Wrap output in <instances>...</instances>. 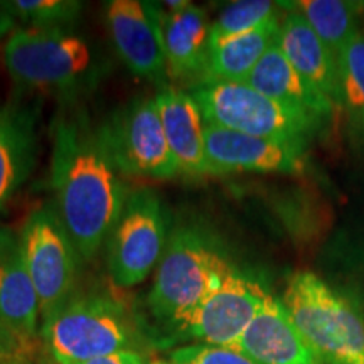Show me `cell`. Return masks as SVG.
<instances>
[{"instance_id":"1","label":"cell","mask_w":364,"mask_h":364,"mask_svg":"<svg viewBox=\"0 0 364 364\" xmlns=\"http://www.w3.org/2000/svg\"><path fill=\"white\" fill-rule=\"evenodd\" d=\"M51 169L54 208L81 260H93L130 194L102 124L95 125L83 110L61 113L54 124Z\"/></svg>"},{"instance_id":"2","label":"cell","mask_w":364,"mask_h":364,"mask_svg":"<svg viewBox=\"0 0 364 364\" xmlns=\"http://www.w3.org/2000/svg\"><path fill=\"white\" fill-rule=\"evenodd\" d=\"M233 268L199 228L177 226L171 231L149 290L150 314L176 329Z\"/></svg>"},{"instance_id":"3","label":"cell","mask_w":364,"mask_h":364,"mask_svg":"<svg viewBox=\"0 0 364 364\" xmlns=\"http://www.w3.org/2000/svg\"><path fill=\"white\" fill-rule=\"evenodd\" d=\"M290 321L324 364H364V318L309 270L295 272L282 295Z\"/></svg>"},{"instance_id":"4","label":"cell","mask_w":364,"mask_h":364,"mask_svg":"<svg viewBox=\"0 0 364 364\" xmlns=\"http://www.w3.org/2000/svg\"><path fill=\"white\" fill-rule=\"evenodd\" d=\"M2 58L11 80L24 90L68 93L90 86L100 75L93 48L70 29H17Z\"/></svg>"},{"instance_id":"5","label":"cell","mask_w":364,"mask_h":364,"mask_svg":"<svg viewBox=\"0 0 364 364\" xmlns=\"http://www.w3.org/2000/svg\"><path fill=\"white\" fill-rule=\"evenodd\" d=\"M206 124L262 139L307 145L322 122L268 98L245 81L203 78L188 90Z\"/></svg>"},{"instance_id":"6","label":"cell","mask_w":364,"mask_h":364,"mask_svg":"<svg viewBox=\"0 0 364 364\" xmlns=\"http://www.w3.org/2000/svg\"><path fill=\"white\" fill-rule=\"evenodd\" d=\"M43 339L58 364H83L129 349L132 326L115 300L71 297L44 317Z\"/></svg>"},{"instance_id":"7","label":"cell","mask_w":364,"mask_h":364,"mask_svg":"<svg viewBox=\"0 0 364 364\" xmlns=\"http://www.w3.org/2000/svg\"><path fill=\"white\" fill-rule=\"evenodd\" d=\"M169 221V211L156 191H130L105 243L108 272L118 287L130 289L142 284L157 268L171 236Z\"/></svg>"},{"instance_id":"8","label":"cell","mask_w":364,"mask_h":364,"mask_svg":"<svg viewBox=\"0 0 364 364\" xmlns=\"http://www.w3.org/2000/svg\"><path fill=\"white\" fill-rule=\"evenodd\" d=\"M19 247L39 297L43 317L73 297L80 253L54 204L34 209L22 226Z\"/></svg>"},{"instance_id":"9","label":"cell","mask_w":364,"mask_h":364,"mask_svg":"<svg viewBox=\"0 0 364 364\" xmlns=\"http://www.w3.org/2000/svg\"><path fill=\"white\" fill-rule=\"evenodd\" d=\"M102 127L120 174L150 179H172L179 176L156 97L132 100L103 122Z\"/></svg>"},{"instance_id":"10","label":"cell","mask_w":364,"mask_h":364,"mask_svg":"<svg viewBox=\"0 0 364 364\" xmlns=\"http://www.w3.org/2000/svg\"><path fill=\"white\" fill-rule=\"evenodd\" d=\"M268 295L257 280L233 268L174 331L198 344L236 348Z\"/></svg>"},{"instance_id":"11","label":"cell","mask_w":364,"mask_h":364,"mask_svg":"<svg viewBox=\"0 0 364 364\" xmlns=\"http://www.w3.org/2000/svg\"><path fill=\"white\" fill-rule=\"evenodd\" d=\"M161 4L112 0L107 27L122 63L136 78L166 88L167 61L161 31Z\"/></svg>"},{"instance_id":"12","label":"cell","mask_w":364,"mask_h":364,"mask_svg":"<svg viewBox=\"0 0 364 364\" xmlns=\"http://www.w3.org/2000/svg\"><path fill=\"white\" fill-rule=\"evenodd\" d=\"M204 140L213 176L233 172L300 174L306 169V145L262 139L211 124L204 127Z\"/></svg>"},{"instance_id":"13","label":"cell","mask_w":364,"mask_h":364,"mask_svg":"<svg viewBox=\"0 0 364 364\" xmlns=\"http://www.w3.org/2000/svg\"><path fill=\"white\" fill-rule=\"evenodd\" d=\"M38 122V105H0V211L33 174L39 150Z\"/></svg>"},{"instance_id":"14","label":"cell","mask_w":364,"mask_h":364,"mask_svg":"<svg viewBox=\"0 0 364 364\" xmlns=\"http://www.w3.org/2000/svg\"><path fill=\"white\" fill-rule=\"evenodd\" d=\"M156 102L179 174L189 177L213 176L204 140L206 124L193 95L188 90L166 86L156 95Z\"/></svg>"},{"instance_id":"15","label":"cell","mask_w":364,"mask_h":364,"mask_svg":"<svg viewBox=\"0 0 364 364\" xmlns=\"http://www.w3.org/2000/svg\"><path fill=\"white\" fill-rule=\"evenodd\" d=\"M236 349L260 364H324L295 329L282 300L272 294Z\"/></svg>"},{"instance_id":"16","label":"cell","mask_w":364,"mask_h":364,"mask_svg":"<svg viewBox=\"0 0 364 364\" xmlns=\"http://www.w3.org/2000/svg\"><path fill=\"white\" fill-rule=\"evenodd\" d=\"M161 31L167 76L174 80H201L211 46V22L206 11L193 4L174 12L162 7Z\"/></svg>"},{"instance_id":"17","label":"cell","mask_w":364,"mask_h":364,"mask_svg":"<svg viewBox=\"0 0 364 364\" xmlns=\"http://www.w3.org/2000/svg\"><path fill=\"white\" fill-rule=\"evenodd\" d=\"M279 44L299 75L321 91L332 105L341 107L338 59L332 56L306 17L294 6L280 21Z\"/></svg>"},{"instance_id":"18","label":"cell","mask_w":364,"mask_h":364,"mask_svg":"<svg viewBox=\"0 0 364 364\" xmlns=\"http://www.w3.org/2000/svg\"><path fill=\"white\" fill-rule=\"evenodd\" d=\"M245 83L267 95L268 98L294 110L307 113L321 122L331 117L334 110V105L290 65L280 49L279 39L263 54Z\"/></svg>"},{"instance_id":"19","label":"cell","mask_w":364,"mask_h":364,"mask_svg":"<svg viewBox=\"0 0 364 364\" xmlns=\"http://www.w3.org/2000/svg\"><path fill=\"white\" fill-rule=\"evenodd\" d=\"M39 297L27 273L19 241L0 262V341H26L36 334Z\"/></svg>"},{"instance_id":"20","label":"cell","mask_w":364,"mask_h":364,"mask_svg":"<svg viewBox=\"0 0 364 364\" xmlns=\"http://www.w3.org/2000/svg\"><path fill=\"white\" fill-rule=\"evenodd\" d=\"M279 33L280 19H273L250 33L211 44L203 78L247 81L263 54L279 39Z\"/></svg>"},{"instance_id":"21","label":"cell","mask_w":364,"mask_h":364,"mask_svg":"<svg viewBox=\"0 0 364 364\" xmlns=\"http://www.w3.org/2000/svg\"><path fill=\"white\" fill-rule=\"evenodd\" d=\"M292 6L306 17L314 33L339 61L341 53L359 33V17L364 4L344 0H302Z\"/></svg>"},{"instance_id":"22","label":"cell","mask_w":364,"mask_h":364,"mask_svg":"<svg viewBox=\"0 0 364 364\" xmlns=\"http://www.w3.org/2000/svg\"><path fill=\"white\" fill-rule=\"evenodd\" d=\"M341 107L344 108L351 130L359 142L364 144V33L349 41L339 61Z\"/></svg>"},{"instance_id":"23","label":"cell","mask_w":364,"mask_h":364,"mask_svg":"<svg viewBox=\"0 0 364 364\" xmlns=\"http://www.w3.org/2000/svg\"><path fill=\"white\" fill-rule=\"evenodd\" d=\"M280 4L268 0H238L223 9L211 22V44L250 33L267 22L279 19Z\"/></svg>"},{"instance_id":"24","label":"cell","mask_w":364,"mask_h":364,"mask_svg":"<svg viewBox=\"0 0 364 364\" xmlns=\"http://www.w3.org/2000/svg\"><path fill=\"white\" fill-rule=\"evenodd\" d=\"M6 6L33 29H68L83 11V4L75 0H12Z\"/></svg>"},{"instance_id":"25","label":"cell","mask_w":364,"mask_h":364,"mask_svg":"<svg viewBox=\"0 0 364 364\" xmlns=\"http://www.w3.org/2000/svg\"><path fill=\"white\" fill-rule=\"evenodd\" d=\"M171 364H260L236 348L193 344L182 346L171 353Z\"/></svg>"},{"instance_id":"26","label":"cell","mask_w":364,"mask_h":364,"mask_svg":"<svg viewBox=\"0 0 364 364\" xmlns=\"http://www.w3.org/2000/svg\"><path fill=\"white\" fill-rule=\"evenodd\" d=\"M83 364H147V361L139 353L132 351V349H124V351L91 359V361H86Z\"/></svg>"},{"instance_id":"27","label":"cell","mask_w":364,"mask_h":364,"mask_svg":"<svg viewBox=\"0 0 364 364\" xmlns=\"http://www.w3.org/2000/svg\"><path fill=\"white\" fill-rule=\"evenodd\" d=\"M17 19L12 16V12L9 11L6 2H0V39L6 38L7 34L16 33Z\"/></svg>"},{"instance_id":"28","label":"cell","mask_w":364,"mask_h":364,"mask_svg":"<svg viewBox=\"0 0 364 364\" xmlns=\"http://www.w3.org/2000/svg\"><path fill=\"white\" fill-rule=\"evenodd\" d=\"M17 241H19V236L14 235L11 228L0 226V262L12 252V248L17 245Z\"/></svg>"},{"instance_id":"29","label":"cell","mask_w":364,"mask_h":364,"mask_svg":"<svg viewBox=\"0 0 364 364\" xmlns=\"http://www.w3.org/2000/svg\"><path fill=\"white\" fill-rule=\"evenodd\" d=\"M156 364H171V363L169 361H157Z\"/></svg>"},{"instance_id":"30","label":"cell","mask_w":364,"mask_h":364,"mask_svg":"<svg viewBox=\"0 0 364 364\" xmlns=\"http://www.w3.org/2000/svg\"><path fill=\"white\" fill-rule=\"evenodd\" d=\"M0 343H2V341H0Z\"/></svg>"}]
</instances>
